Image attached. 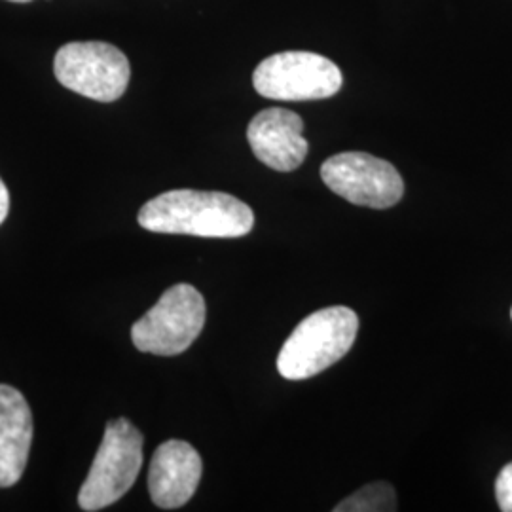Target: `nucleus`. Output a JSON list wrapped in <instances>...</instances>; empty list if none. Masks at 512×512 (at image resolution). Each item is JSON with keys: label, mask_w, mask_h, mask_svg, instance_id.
I'll use <instances>...</instances> for the list:
<instances>
[{"label": "nucleus", "mask_w": 512, "mask_h": 512, "mask_svg": "<svg viewBox=\"0 0 512 512\" xmlns=\"http://www.w3.org/2000/svg\"><path fill=\"white\" fill-rule=\"evenodd\" d=\"M55 78L67 90L112 103L128 90V57L107 42H69L55 54Z\"/></svg>", "instance_id": "39448f33"}, {"label": "nucleus", "mask_w": 512, "mask_h": 512, "mask_svg": "<svg viewBox=\"0 0 512 512\" xmlns=\"http://www.w3.org/2000/svg\"><path fill=\"white\" fill-rule=\"evenodd\" d=\"M359 317L346 306L315 311L298 323L277 357L287 380H308L338 363L355 344Z\"/></svg>", "instance_id": "f03ea898"}, {"label": "nucleus", "mask_w": 512, "mask_h": 512, "mask_svg": "<svg viewBox=\"0 0 512 512\" xmlns=\"http://www.w3.org/2000/svg\"><path fill=\"white\" fill-rule=\"evenodd\" d=\"M12 2H31V0H12Z\"/></svg>", "instance_id": "4468645a"}, {"label": "nucleus", "mask_w": 512, "mask_h": 512, "mask_svg": "<svg viewBox=\"0 0 512 512\" xmlns=\"http://www.w3.org/2000/svg\"><path fill=\"white\" fill-rule=\"evenodd\" d=\"M497 505L503 512H512V463L505 465L495 480Z\"/></svg>", "instance_id": "f8f14e48"}, {"label": "nucleus", "mask_w": 512, "mask_h": 512, "mask_svg": "<svg viewBox=\"0 0 512 512\" xmlns=\"http://www.w3.org/2000/svg\"><path fill=\"white\" fill-rule=\"evenodd\" d=\"M256 92L275 101H317L342 88V73L323 55L281 52L270 55L253 74Z\"/></svg>", "instance_id": "423d86ee"}, {"label": "nucleus", "mask_w": 512, "mask_h": 512, "mask_svg": "<svg viewBox=\"0 0 512 512\" xmlns=\"http://www.w3.org/2000/svg\"><path fill=\"white\" fill-rule=\"evenodd\" d=\"M321 179L340 198L370 209L401 202L404 183L397 167L366 152H342L321 165Z\"/></svg>", "instance_id": "0eeeda50"}, {"label": "nucleus", "mask_w": 512, "mask_h": 512, "mask_svg": "<svg viewBox=\"0 0 512 512\" xmlns=\"http://www.w3.org/2000/svg\"><path fill=\"white\" fill-rule=\"evenodd\" d=\"M141 465V431L126 418L110 420L103 442L93 459L92 469L78 492L80 509L88 512L101 511L116 503L135 484Z\"/></svg>", "instance_id": "7ed1b4c3"}, {"label": "nucleus", "mask_w": 512, "mask_h": 512, "mask_svg": "<svg viewBox=\"0 0 512 512\" xmlns=\"http://www.w3.org/2000/svg\"><path fill=\"white\" fill-rule=\"evenodd\" d=\"M511 315H512V311H511Z\"/></svg>", "instance_id": "2eb2a0df"}, {"label": "nucleus", "mask_w": 512, "mask_h": 512, "mask_svg": "<svg viewBox=\"0 0 512 512\" xmlns=\"http://www.w3.org/2000/svg\"><path fill=\"white\" fill-rule=\"evenodd\" d=\"M205 325V300L192 285L167 289L150 310L133 323V346L152 355L173 357L194 344Z\"/></svg>", "instance_id": "20e7f679"}, {"label": "nucleus", "mask_w": 512, "mask_h": 512, "mask_svg": "<svg viewBox=\"0 0 512 512\" xmlns=\"http://www.w3.org/2000/svg\"><path fill=\"white\" fill-rule=\"evenodd\" d=\"M139 224L154 234L241 238L255 226L253 209L224 192L169 190L139 211Z\"/></svg>", "instance_id": "f257e3e1"}, {"label": "nucleus", "mask_w": 512, "mask_h": 512, "mask_svg": "<svg viewBox=\"0 0 512 512\" xmlns=\"http://www.w3.org/2000/svg\"><path fill=\"white\" fill-rule=\"evenodd\" d=\"M336 512H391L397 511V494L387 482H372L359 492L346 497L336 507Z\"/></svg>", "instance_id": "9b49d317"}, {"label": "nucleus", "mask_w": 512, "mask_h": 512, "mask_svg": "<svg viewBox=\"0 0 512 512\" xmlns=\"http://www.w3.org/2000/svg\"><path fill=\"white\" fill-rule=\"evenodd\" d=\"M247 141L262 164L281 173L304 164L310 148L304 137L302 118L287 109L258 112L247 128Z\"/></svg>", "instance_id": "1a4fd4ad"}, {"label": "nucleus", "mask_w": 512, "mask_h": 512, "mask_svg": "<svg viewBox=\"0 0 512 512\" xmlns=\"http://www.w3.org/2000/svg\"><path fill=\"white\" fill-rule=\"evenodd\" d=\"M202 458L184 440H167L154 452L148 469V492L156 507L173 511L186 505L202 480Z\"/></svg>", "instance_id": "6e6552de"}, {"label": "nucleus", "mask_w": 512, "mask_h": 512, "mask_svg": "<svg viewBox=\"0 0 512 512\" xmlns=\"http://www.w3.org/2000/svg\"><path fill=\"white\" fill-rule=\"evenodd\" d=\"M8 209H10V194L6 184L0 179V224L8 217Z\"/></svg>", "instance_id": "ddd939ff"}, {"label": "nucleus", "mask_w": 512, "mask_h": 512, "mask_svg": "<svg viewBox=\"0 0 512 512\" xmlns=\"http://www.w3.org/2000/svg\"><path fill=\"white\" fill-rule=\"evenodd\" d=\"M33 442V414L12 385L0 384V488L18 484Z\"/></svg>", "instance_id": "9d476101"}]
</instances>
